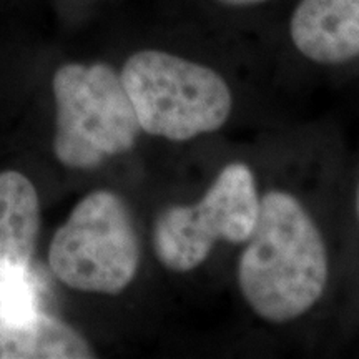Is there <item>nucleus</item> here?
<instances>
[{"label":"nucleus","mask_w":359,"mask_h":359,"mask_svg":"<svg viewBox=\"0 0 359 359\" xmlns=\"http://www.w3.org/2000/svg\"><path fill=\"white\" fill-rule=\"evenodd\" d=\"M243 245L238 288L258 318L285 325L316 306L330 278V258L320 228L296 196L283 190L263 195Z\"/></svg>","instance_id":"nucleus-1"},{"label":"nucleus","mask_w":359,"mask_h":359,"mask_svg":"<svg viewBox=\"0 0 359 359\" xmlns=\"http://www.w3.org/2000/svg\"><path fill=\"white\" fill-rule=\"evenodd\" d=\"M123 87L142 132L187 142L228 122L233 93L217 70L161 50H142L125 62Z\"/></svg>","instance_id":"nucleus-2"},{"label":"nucleus","mask_w":359,"mask_h":359,"mask_svg":"<svg viewBox=\"0 0 359 359\" xmlns=\"http://www.w3.org/2000/svg\"><path fill=\"white\" fill-rule=\"evenodd\" d=\"M53 151L70 168H93L125 154L142 128L120 74L105 64H67L53 75Z\"/></svg>","instance_id":"nucleus-3"},{"label":"nucleus","mask_w":359,"mask_h":359,"mask_svg":"<svg viewBox=\"0 0 359 359\" xmlns=\"http://www.w3.org/2000/svg\"><path fill=\"white\" fill-rule=\"evenodd\" d=\"M48 264L72 290L122 293L140 264V241L127 203L109 190L88 193L53 235Z\"/></svg>","instance_id":"nucleus-4"},{"label":"nucleus","mask_w":359,"mask_h":359,"mask_svg":"<svg viewBox=\"0 0 359 359\" xmlns=\"http://www.w3.org/2000/svg\"><path fill=\"white\" fill-rule=\"evenodd\" d=\"M257 177L246 163L222 168L205 195L191 205L163 210L154 226L158 262L175 273L193 271L218 243L243 245L259 215Z\"/></svg>","instance_id":"nucleus-5"},{"label":"nucleus","mask_w":359,"mask_h":359,"mask_svg":"<svg viewBox=\"0 0 359 359\" xmlns=\"http://www.w3.org/2000/svg\"><path fill=\"white\" fill-rule=\"evenodd\" d=\"M294 47L309 60L338 65L359 55V0H302L290 24Z\"/></svg>","instance_id":"nucleus-6"},{"label":"nucleus","mask_w":359,"mask_h":359,"mask_svg":"<svg viewBox=\"0 0 359 359\" xmlns=\"http://www.w3.org/2000/svg\"><path fill=\"white\" fill-rule=\"evenodd\" d=\"M40 230L35 187L19 172L0 173V288L32 268Z\"/></svg>","instance_id":"nucleus-7"},{"label":"nucleus","mask_w":359,"mask_h":359,"mask_svg":"<svg viewBox=\"0 0 359 359\" xmlns=\"http://www.w3.org/2000/svg\"><path fill=\"white\" fill-rule=\"evenodd\" d=\"M92 348L79 331L45 313L19 323L0 321V359H87Z\"/></svg>","instance_id":"nucleus-8"},{"label":"nucleus","mask_w":359,"mask_h":359,"mask_svg":"<svg viewBox=\"0 0 359 359\" xmlns=\"http://www.w3.org/2000/svg\"><path fill=\"white\" fill-rule=\"evenodd\" d=\"M42 285L34 268L8 281L0 288V321L19 323L34 318L40 311Z\"/></svg>","instance_id":"nucleus-9"},{"label":"nucleus","mask_w":359,"mask_h":359,"mask_svg":"<svg viewBox=\"0 0 359 359\" xmlns=\"http://www.w3.org/2000/svg\"><path fill=\"white\" fill-rule=\"evenodd\" d=\"M218 2L224 4V6H231V7H248V6L262 4L264 0H218Z\"/></svg>","instance_id":"nucleus-10"},{"label":"nucleus","mask_w":359,"mask_h":359,"mask_svg":"<svg viewBox=\"0 0 359 359\" xmlns=\"http://www.w3.org/2000/svg\"><path fill=\"white\" fill-rule=\"evenodd\" d=\"M358 215H359V190H358Z\"/></svg>","instance_id":"nucleus-11"}]
</instances>
